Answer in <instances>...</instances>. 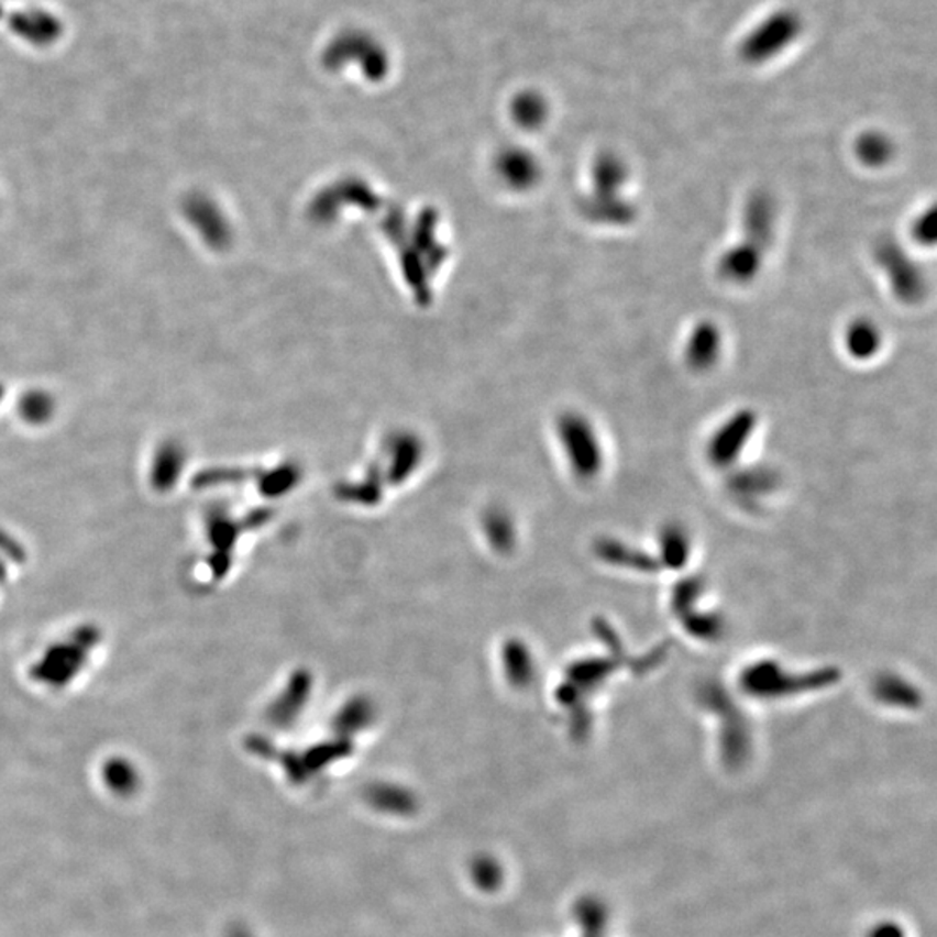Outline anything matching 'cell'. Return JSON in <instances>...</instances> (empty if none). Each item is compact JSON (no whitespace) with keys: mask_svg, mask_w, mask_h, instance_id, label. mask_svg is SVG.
Segmentation results:
<instances>
[{"mask_svg":"<svg viewBox=\"0 0 937 937\" xmlns=\"http://www.w3.org/2000/svg\"><path fill=\"white\" fill-rule=\"evenodd\" d=\"M801 35L802 20L797 11L776 9L750 26L749 32L741 37L738 53L747 65H765L785 54Z\"/></svg>","mask_w":937,"mask_h":937,"instance_id":"cell-1","label":"cell"},{"mask_svg":"<svg viewBox=\"0 0 937 937\" xmlns=\"http://www.w3.org/2000/svg\"><path fill=\"white\" fill-rule=\"evenodd\" d=\"M875 263L884 272L889 288L897 300L915 305L925 296L924 272L900 243L882 240L875 249Z\"/></svg>","mask_w":937,"mask_h":937,"instance_id":"cell-2","label":"cell"},{"mask_svg":"<svg viewBox=\"0 0 937 937\" xmlns=\"http://www.w3.org/2000/svg\"><path fill=\"white\" fill-rule=\"evenodd\" d=\"M778 207L768 191H753L741 210L743 240L768 252L776 233Z\"/></svg>","mask_w":937,"mask_h":937,"instance_id":"cell-3","label":"cell"},{"mask_svg":"<svg viewBox=\"0 0 937 937\" xmlns=\"http://www.w3.org/2000/svg\"><path fill=\"white\" fill-rule=\"evenodd\" d=\"M723 354V332L710 320H702L687 333L684 341L683 359L690 371L696 374L710 372L719 363Z\"/></svg>","mask_w":937,"mask_h":937,"instance_id":"cell-4","label":"cell"},{"mask_svg":"<svg viewBox=\"0 0 937 937\" xmlns=\"http://www.w3.org/2000/svg\"><path fill=\"white\" fill-rule=\"evenodd\" d=\"M765 251L747 240H738L720 254L717 273L724 282L731 285H747L756 280L762 272Z\"/></svg>","mask_w":937,"mask_h":937,"instance_id":"cell-5","label":"cell"},{"mask_svg":"<svg viewBox=\"0 0 937 937\" xmlns=\"http://www.w3.org/2000/svg\"><path fill=\"white\" fill-rule=\"evenodd\" d=\"M756 414L752 410L736 411L731 419L720 426L708 444L714 462H731L738 456L756 428Z\"/></svg>","mask_w":937,"mask_h":937,"instance_id":"cell-6","label":"cell"},{"mask_svg":"<svg viewBox=\"0 0 937 937\" xmlns=\"http://www.w3.org/2000/svg\"><path fill=\"white\" fill-rule=\"evenodd\" d=\"M844 350L856 362H870L882 351L884 335L870 318H855L842 333Z\"/></svg>","mask_w":937,"mask_h":937,"instance_id":"cell-7","label":"cell"},{"mask_svg":"<svg viewBox=\"0 0 937 937\" xmlns=\"http://www.w3.org/2000/svg\"><path fill=\"white\" fill-rule=\"evenodd\" d=\"M629 183V167L615 153L597 156L593 167V186L596 197H621Z\"/></svg>","mask_w":937,"mask_h":937,"instance_id":"cell-8","label":"cell"},{"mask_svg":"<svg viewBox=\"0 0 937 937\" xmlns=\"http://www.w3.org/2000/svg\"><path fill=\"white\" fill-rule=\"evenodd\" d=\"M588 218L605 227L627 228L638 219V206L625 197H593L587 202Z\"/></svg>","mask_w":937,"mask_h":937,"instance_id":"cell-9","label":"cell"},{"mask_svg":"<svg viewBox=\"0 0 937 937\" xmlns=\"http://www.w3.org/2000/svg\"><path fill=\"white\" fill-rule=\"evenodd\" d=\"M894 153H896V146L885 132L873 129L856 137V158L868 169H882L894 158Z\"/></svg>","mask_w":937,"mask_h":937,"instance_id":"cell-10","label":"cell"},{"mask_svg":"<svg viewBox=\"0 0 937 937\" xmlns=\"http://www.w3.org/2000/svg\"><path fill=\"white\" fill-rule=\"evenodd\" d=\"M567 438H570V447L573 453L578 459L582 467H596L599 461V447H597L596 437L588 428L587 422L580 419L567 420L566 422Z\"/></svg>","mask_w":937,"mask_h":937,"instance_id":"cell-11","label":"cell"},{"mask_svg":"<svg viewBox=\"0 0 937 937\" xmlns=\"http://www.w3.org/2000/svg\"><path fill=\"white\" fill-rule=\"evenodd\" d=\"M471 877H473L474 884L477 888L489 892L497 891L500 888L504 872H501L497 859L492 858V856H477L471 863Z\"/></svg>","mask_w":937,"mask_h":937,"instance_id":"cell-12","label":"cell"},{"mask_svg":"<svg viewBox=\"0 0 937 937\" xmlns=\"http://www.w3.org/2000/svg\"><path fill=\"white\" fill-rule=\"evenodd\" d=\"M179 455L181 453H179V450L174 449L173 444L164 447L162 452L158 453L155 461V468H153V483H155L156 488L165 489L174 485L177 473L181 468V459H179Z\"/></svg>","mask_w":937,"mask_h":937,"instance_id":"cell-13","label":"cell"},{"mask_svg":"<svg viewBox=\"0 0 937 937\" xmlns=\"http://www.w3.org/2000/svg\"><path fill=\"white\" fill-rule=\"evenodd\" d=\"M912 233L913 239L917 240L921 245H925V247L933 245L934 240H936V212H934L933 207L915 219Z\"/></svg>","mask_w":937,"mask_h":937,"instance_id":"cell-14","label":"cell"},{"mask_svg":"<svg viewBox=\"0 0 937 937\" xmlns=\"http://www.w3.org/2000/svg\"><path fill=\"white\" fill-rule=\"evenodd\" d=\"M23 410L30 420L46 419L51 411L49 401L44 396H30L23 405Z\"/></svg>","mask_w":937,"mask_h":937,"instance_id":"cell-15","label":"cell"},{"mask_svg":"<svg viewBox=\"0 0 937 937\" xmlns=\"http://www.w3.org/2000/svg\"><path fill=\"white\" fill-rule=\"evenodd\" d=\"M108 778H110V783L113 786H129V780H131V771L125 768L122 762H117L115 765H111L108 769Z\"/></svg>","mask_w":937,"mask_h":937,"instance_id":"cell-16","label":"cell"},{"mask_svg":"<svg viewBox=\"0 0 937 937\" xmlns=\"http://www.w3.org/2000/svg\"><path fill=\"white\" fill-rule=\"evenodd\" d=\"M870 937H905V933L900 925L884 922V924L877 925L875 929L870 933Z\"/></svg>","mask_w":937,"mask_h":937,"instance_id":"cell-17","label":"cell"}]
</instances>
